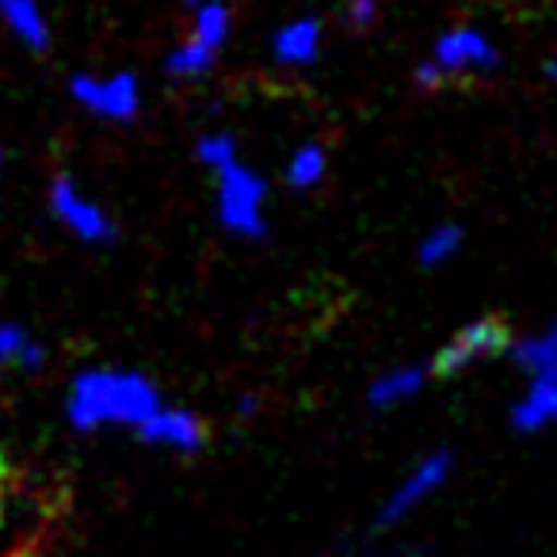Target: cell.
<instances>
[{"label":"cell","instance_id":"obj_1","mask_svg":"<svg viewBox=\"0 0 557 557\" xmlns=\"http://www.w3.org/2000/svg\"><path fill=\"white\" fill-rule=\"evenodd\" d=\"M164 405L161 389L149 374L131 367H81L65 386V424L81 435L103 428H134L138 432Z\"/></svg>","mask_w":557,"mask_h":557},{"label":"cell","instance_id":"obj_2","mask_svg":"<svg viewBox=\"0 0 557 557\" xmlns=\"http://www.w3.org/2000/svg\"><path fill=\"white\" fill-rule=\"evenodd\" d=\"M214 214L225 233L240 240L268 237V180L245 161L214 172Z\"/></svg>","mask_w":557,"mask_h":557},{"label":"cell","instance_id":"obj_3","mask_svg":"<svg viewBox=\"0 0 557 557\" xmlns=\"http://www.w3.org/2000/svg\"><path fill=\"white\" fill-rule=\"evenodd\" d=\"M47 207L54 214V222L62 225L70 237H77L88 248H108L119 240V222L111 218V210L103 207L96 195H88L73 176H54L47 191Z\"/></svg>","mask_w":557,"mask_h":557},{"label":"cell","instance_id":"obj_4","mask_svg":"<svg viewBox=\"0 0 557 557\" xmlns=\"http://www.w3.org/2000/svg\"><path fill=\"white\" fill-rule=\"evenodd\" d=\"M450 473H455V455H450L447 447H435V450H428V455H420L417 462L405 470V478L386 493V500L379 504L374 527H382V531H386V527L409 519L412 511L424 508V504L432 500L443 485H447Z\"/></svg>","mask_w":557,"mask_h":557},{"label":"cell","instance_id":"obj_5","mask_svg":"<svg viewBox=\"0 0 557 557\" xmlns=\"http://www.w3.org/2000/svg\"><path fill=\"white\" fill-rule=\"evenodd\" d=\"M511 341H516V336L508 333V325H504L500 318H473V321H466L462 329H455V336L435 351L432 374L455 379V374H462V371H470V367L508 351Z\"/></svg>","mask_w":557,"mask_h":557},{"label":"cell","instance_id":"obj_6","mask_svg":"<svg viewBox=\"0 0 557 557\" xmlns=\"http://www.w3.org/2000/svg\"><path fill=\"white\" fill-rule=\"evenodd\" d=\"M70 96L108 123H134L141 111V85L134 73H77Z\"/></svg>","mask_w":557,"mask_h":557},{"label":"cell","instance_id":"obj_7","mask_svg":"<svg viewBox=\"0 0 557 557\" xmlns=\"http://www.w3.org/2000/svg\"><path fill=\"white\" fill-rule=\"evenodd\" d=\"M428 62L440 70L443 81H450V77H470V73L493 70V65L500 62V54H496V42L488 39L481 27L462 24V27H450V32H443L440 39H435Z\"/></svg>","mask_w":557,"mask_h":557},{"label":"cell","instance_id":"obj_8","mask_svg":"<svg viewBox=\"0 0 557 557\" xmlns=\"http://www.w3.org/2000/svg\"><path fill=\"white\" fill-rule=\"evenodd\" d=\"M134 435L157 450H172V455H199L210 440L207 420L187 405H161Z\"/></svg>","mask_w":557,"mask_h":557},{"label":"cell","instance_id":"obj_9","mask_svg":"<svg viewBox=\"0 0 557 557\" xmlns=\"http://www.w3.org/2000/svg\"><path fill=\"white\" fill-rule=\"evenodd\" d=\"M432 382V363H397L379 371L371 382H367V405L374 412H389L401 409V405L417 401L420 394Z\"/></svg>","mask_w":557,"mask_h":557},{"label":"cell","instance_id":"obj_10","mask_svg":"<svg viewBox=\"0 0 557 557\" xmlns=\"http://www.w3.org/2000/svg\"><path fill=\"white\" fill-rule=\"evenodd\" d=\"M321 39H325V27L313 16H298L287 20L278 27L275 39H271V58L283 70H306L321 58Z\"/></svg>","mask_w":557,"mask_h":557},{"label":"cell","instance_id":"obj_11","mask_svg":"<svg viewBox=\"0 0 557 557\" xmlns=\"http://www.w3.org/2000/svg\"><path fill=\"white\" fill-rule=\"evenodd\" d=\"M508 424L516 428L519 435H534V432L554 428L557 424V382L527 379L523 394L511 401Z\"/></svg>","mask_w":557,"mask_h":557},{"label":"cell","instance_id":"obj_12","mask_svg":"<svg viewBox=\"0 0 557 557\" xmlns=\"http://www.w3.org/2000/svg\"><path fill=\"white\" fill-rule=\"evenodd\" d=\"M508 356H511V363L527 374V379L557 382V321H549V325L539 329V333L511 341Z\"/></svg>","mask_w":557,"mask_h":557},{"label":"cell","instance_id":"obj_13","mask_svg":"<svg viewBox=\"0 0 557 557\" xmlns=\"http://www.w3.org/2000/svg\"><path fill=\"white\" fill-rule=\"evenodd\" d=\"M0 24L9 27L12 39L24 42L27 50L50 47V20L39 0H0Z\"/></svg>","mask_w":557,"mask_h":557},{"label":"cell","instance_id":"obj_14","mask_svg":"<svg viewBox=\"0 0 557 557\" xmlns=\"http://www.w3.org/2000/svg\"><path fill=\"white\" fill-rule=\"evenodd\" d=\"M42 363H47V348H42L20 321H0V371H4V367L39 371Z\"/></svg>","mask_w":557,"mask_h":557},{"label":"cell","instance_id":"obj_15","mask_svg":"<svg viewBox=\"0 0 557 557\" xmlns=\"http://www.w3.org/2000/svg\"><path fill=\"white\" fill-rule=\"evenodd\" d=\"M283 176H287V187H295V191H313V187H321L329 176L325 146H321V141H302V146L287 157Z\"/></svg>","mask_w":557,"mask_h":557},{"label":"cell","instance_id":"obj_16","mask_svg":"<svg viewBox=\"0 0 557 557\" xmlns=\"http://www.w3.org/2000/svg\"><path fill=\"white\" fill-rule=\"evenodd\" d=\"M466 245V230L458 222H435L432 230H424V237H420L417 245V260L420 268H443V263H450L458 252H462Z\"/></svg>","mask_w":557,"mask_h":557},{"label":"cell","instance_id":"obj_17","mask_svg":"<svg viewBox=\"0 0 557 557\" xmlns=\"http://www.w3.org/2000/svg\"><path fill=\"white\" fill-rule=\"evenodd\" d=\"M233 32V12L225 0H207L199 9H191V39L210 50H222Z\"/></svg>","mask_w":557,"mask_h":557},{"label":"cell","instance_id":"obj_18","mask_svg":"<svg viewBox=\"0 0 557 557\" xmlns=\"http://www.w3.org/2000/svg\"><path fill=\"white\" fill-rule=\"evenodd\" d=\"M214 62H218V50L202 47V42H195L191 35H187L180 47H172L164 70H169L172 77H180V81H199V77H207V73L214 70Z\"/></svg>","mask_w":557,"mask_h":557},{"label":"cell","instance_id":"obj_19","mask_svg":"<svg viewBox=\"0 0 557 557\" xmlns=\"http://www.w3.org/2000/svg\"><path fill=\"white\" fill-rule=\"evenodd\" d=\"M195 157H199L202 169L222 172L225 164L240 161V153H237V138H233V134H225V131H210V134H202V138L195 141Z\"/></svg>","mask_w":557,"mask_h":557},{"label":"cell","instance_id":"obj_20","mask_svg":"<svg viewBox=\"0 0 557 557\" xmlns=\"http://www.w3.org/2000/svg\"><path fill=\"white\" fill-rule=\"evenodd\" d=\"M12 500H16V488H12L9 466L0 462V542H4V534L12 527Z\"/></svg>","mask_w":557,"mask_h":557},{"label":"cell","instance_id":"obj_21","mask_svg":"<svg viewBox=\"0 0 557 557\" xmlns=\"http://www.w3.org/2000/svg\"><path fill=\"white\" fill-rule=\"evenodd\" d=\"M348 24L356 27V32H363V27H371L374 20H379V0H348Z\"/></svg>","mask_w":557,"mask_h":557},{"label":"cell","instance_id":"obj_22","mask_svg":"<svg viewBox=\"0 0 557 557\" xmlns=\"http://www.w3.org/2000/svg\"><path fill=\"white\" fill-rule=\"evenodd\" d=\"M412 77H417V85H420V88H428V92H432V88H440V85H443L440 70H435V65L428 62V58L417 65V73H412Z\"/></svg>","mask_w":557,"mask_h":557},{"label":"cell","instance_id":"obj_23","mask_svg":"<svg viewBox=\"0 0 557 557\" xmlns=\"http://www.w3.org/2000/svg\"><path fill=\"white\" fill-rule=\"evenodd\" d=\"M256 412H260V397H256V394H245V397H237V417L252 420Z\"/></svg>","mask_w":557,"mask_h":557},{"label":"cell","instance_id":"obj_24","mask_svg":"<svg viewBox=\"0 0 557 557\" xmlns=\"http://www.w3.org/2000/svg\"><path fill=\"white\" fill-rule=\"evenodd\" d=\"M187 9H199V4H207V0H184Z\"/></svg>","mask_w":557,"mask_h":557},{"label":"cell","instance_id":"obj_25","mask_svg":"<svg viewBox=\"0 0 557 557\" xmlns=\"http://www.w3.org/2000/svg\"><path fill=\"white\" fill-rule=\"evenodd\" d=\"M546 73H549V77L557 81V62H549V70H546Z\"/></svg>","mask_w":557,"mask_h":557},{"label":"cell","instance_id":"obj_26","mask_svg":"<svg viewBox=\"0 0 557 557\" xmlns=\"http://www.w3.org/2000/svg\"><path fill=\"white\" fill-rule=\"evenodd\" d=\"M0 172H4V153H0Z\"/></svg>","mask_w":557,"mask_h":557}]
</instances>
